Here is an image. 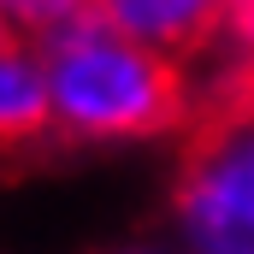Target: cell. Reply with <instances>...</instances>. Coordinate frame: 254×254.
<instances>
[{"mask_svg":"<svg viewBox=\"0 0 254 254\" xmlns=\"http://www.w3.org/2000/svg\"><path fill=\"white\" fill-rule=\"evenodd\" d=\"M12 42H24V30H18V24H12L6 12H0V48H12Z\"/></svg>","mask_w":254,"mask_h":254,"instance_id":"8992f818","label":"cell"},{"mask_svg":"<svg viewBox=\"0 0 254 254\" xmlns=\"http://www.w3.org/2000/svg\"><path fill=\"white\" fill-rule=\"evenodd\" d=\"M48 71L54 125L65 136H160L190 125L195 89L184 65L148 42H130L101 24H71L36 42Z\"/></svg>","mask_w":254,"mask_h":254,"instance_id":"6da1fadb","label":"cell"},{"mask_svg":"<svg viewBox=\"0 0 254 254\" xmlns=\"http://www.w3.org/2000/svg\"><path fill=\"white\" fill-rule=\"evenodd\" d=\"M54 125V101H48V71L36 42H12L0 48V142H30Z\"/></svg>","mask_w":254,"mask_h":254,"instance_id":"277c9868","label":"cell"},{"mask_svg":"<svg viewBox=\"0 0 254 254\" xmlns=\"http://www.w3.org/2000/svg\"><path fill=\"white\" fill-rule=\"evenodd\" d=\"M89 6H95V0H0V12H6L30 42L60 36L71 24H89Z\"/></svg>","mask_w":254,"mask_h":254,"instance_id":"5b68a950","label":"cell"},{"mask_svg":"<svg viewBox=\"0 0 254 254\" xmlns=\"http://www.w3.org/2000/svg\"><path fill=\"white\" fill-rule=\"evenodd\" d=\"M89 24L190 60L219 42V30L231 24V0H95Z\"/></svg>","mask_w":254,"mask_h":254,"instance_id":"3957f363","label":"cell"},{"mask_svg":"<svg viewBox=\"0 0 254 254\" xmlns=\"http://www.w3.org/2000/svg\"><path fill=\"white\" fill-rule=\"evenodd\" d=\"M178 213L207 254H254V54L190 107Z\"/></svg>","mask_w":254,"mask_h":254,"instance_id":"7a4b0ae2","label":"cell"}]
</instances>
